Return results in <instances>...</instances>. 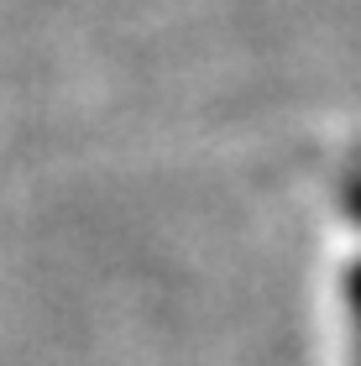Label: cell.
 <instances>
[{"label": "cell", "mask_w": 361, "mask_h": 366, "mask_svg": "<svg viewBox=\"0 0 361 366\" xmlns=\"http://www.w3.org/2000/svg\"><path fill=\"white\" fill-rule=\"evenodd\" d=\"M346 293H351V309H356V325H361V262L351 267V282H346Z\"/></svg>", "instance_id": "1"}]
</instances>
